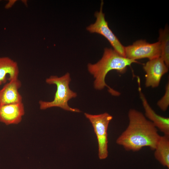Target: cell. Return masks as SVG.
Returning a JSON list of instances; mask_svg holds the SVG:
<instances>
[{
    "label": "cell",
    "mask_w": 169,
    "mask_h": 169,
    "mask_svg": "<svg viewBox=\"0 0 169 169\" xmlns=\"http://www.w3.org/2000/svg\"><path fill=\"white\" fill-rule=\"evenodd\" d=\"M128 117V125L117 138L116 143L127 151H137L146 146L154 150L160 136L157 129L136 109H130Z\"/></svg>",
    "instance_id": "obj_1"
},
{
    "label": "cell",
    "mask_w": 169,
    "mask_h": 169,
    "mask_svg": "<svg viewBox=\"0 0 169 169\" xmlns=\"http://www.w3.org/2000/svg\"><path fill=\"white\" fill-rule=\"evenodd\" d=\"M134 63H138L137 60L130 59L120 55L114 49L105 48L102 58L96 63H89L88 69L95 79L94 86L95 89L101 90L105 87L112 95L119 96V92L108 86L105 82V78L108 73L115 70L120 74L125 73L128 66Z\"/></svg>",
    "instance_id": "obj_2"
},
{
    "label": "cell",
    "mask_w": 169,
    "mask_h": 169,
    "mask_svg": "<svg viewBox=\"0 0 169 169\" xmlns=\"http://www.w3.org/2000/svg\"><path fill=\"white\" fill-rule=\"evenodd\" d=\"M71 80L70 75L68 73L61 77L53 75L47 78L46 82L49 84L56 85L57 90L52 101H39L40 109L45 110L51 107H58L67 111L80 112L79 109L70 107L68 103L69 100L77 96V93L69 88V85Z\"/></svg>",
    "instance_id": "obj_3"
},
{
    "label": "cell",
    "mask_w": 169,
    "mask_h": 169,
    "mask_svg": "<svg viewBox=\"0 0 169 169\" xmlns=\"http://www.w3.org/2000/svg\"><path fill=\"white\" fill-rule=\"evenodd\" d=\"M85 117L91 123L97 137L98 146V156L100 160L108 156L107 130L113 117L107 112L98 115L85 113Z\"/></svg>",
    "instance_id": "obj_4"
},
{
    "label": "cell",
    "mask_w": 169,
    "mask_h": 169,
    "mask_svg": "<svg viewBox=\"0 0 169 169\" xmlns=\"http://www.w3.org/2000/svg\"><path fill=\"white\" fill-rule=\"evenodd\" d=\"M103 1L101 2L100 11L94 14L96 18L95 22L88 26L86 29L91 33L100 34L105 38L113 47L114 49L122 56L125 57V47L109 28L105 20V15L103 12Z\"/></svg>",
    "instance_id": "obj_5"
},
{
    "label": "cell",
    "mask_w": 169,
    "mask_h": 169,
    "mask_svg": "<svg viewBox=\"0 0 169 169\" xmlns=\"http://www.w3.org/2000/svg\"><path fill=\"white\" fill-rule=\"evenodd\" d=\"M124 50L125 57L135 60L144 58L150 60L160 57L161 55L159 41L151 44L145 40H138L132 45L125 47Z\"/></svg>",
    "instance_id": "obj_6"
},
{
    "label": "cell",
    "mask_w": 169,
    "mask_h": 169,
    "mask_svg": "<svg viewBox=\"0 0 169 169\" xmlns=\"http://www.w3.org/2000/svg\"><path fill=\"white\" fill-rule=\"evenodd\" d=\"M143 68L146 73V87L155 88L159 85L162 77L168 72L169 67L160 57L149 60Z\"/></svg>",
    "instance_id": "obj_7"
},
{
    "label": "cell",
    "mask_w": 169,
    "mask_h": 169,
    "mask_svg": "<svg viewBox=\"0 0 169 169\" xmlns=\"http://www.w3.org/2000/svg\"><path fill=\"white\" fill-rule=\"evenodd\" d=\"M138 90L140 97L145 111V116L164 135H169V118L158 115L149 104L144 95L141 91L140 80L138 79Z\"/></svg>",
    "instance_id": "obj_8"
},
{
    "label": "cell",
    "mask_w": 169,
    "mask_h": 169,
    "mask_svg": "<svg viewBox=\"0 0 169 169\" xmlns=\"http://www.w3.org/2000/svg\"><path fill=\"white\" fill-rule=\"evenodd\" d=\"M24 114L23 102L0 105V121L6 125L19 123Z\"/></svg>",
    "instance_id": "obj_9"
},
{
    "label": "cell",
    "mask_w": 169,
    "mask_h": 169,
    "mask_svg": "<svg viewBox=\"0 0 169 169\" xmlns=\"http://www.w3.org/2000/svg\"><path fill=\"white\" fill-rule=\"evenodd\" d=\"M22 83L18 78L12 79L0 90V105L22 102L19 92Z\"/></svg>",
    "instance_id": "obj_10"
},
{
    "label": "cell",
    "mask_w": 169,
    "mask_h": 169,
    "mask_svg": "<svg viewBox=\"0 0 169 169\" xmlns=\"http://www.w3.org/2000/svg\"><path fill=\"white\" fill-rule=\"evenodd\" d=\"M19 69L17 62L7 57H0V85L18 78Z\"/></svg>",
    "instance_id": "obj_11"
},
{
    "label": "cell",
    "mask_w": 169,
    "mask_h": 169,
    "mask_svg": "<svg viewBox=\"0 0 169 169\" xmlns=\"http://www.w3.org/2000/svg\"><path fill=\"white\" fill-rule=\"evenodd\" d=\"M154 156L162 166L169 168V135L160 136L156 143Z\"/></svg>",
    "instance_id": "obj_12"
},
{
    "label": "cell",
    "mask_w": 169,
    "mask_h": 169,
    "mask_svg": "<svg viewBox=\"0 0 169 169\" xmlns=\"http://www.w3.org/2000/svg\"><path fill=\"white\" fill-rule=\"evenodd\" d=\"M159 41L161 48L160 57L166 65L169 66V30L168 27L166 26L164 29L159 31Z\"/></svg>",
    "instance_id": "obj_13"
},
{
    "label": "cell",
    "mask_w": 169,
    "mask_h": 169,
    "mask_svg": "<svg viewBox=\"0 0 169 169\" xmlns=\"http://www.w3.org/2000/svg\"><path fill=\"white\" fill-rule=\"evenodd\" d=\"M165 92L163 96L157 103L158 106L162 111H165L167 109L169 105V82L166 84Z\"/></svg>",
    "instance_id": "obj_14"
}]
</instances>
